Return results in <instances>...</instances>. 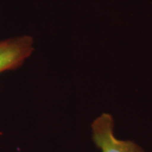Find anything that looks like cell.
I'll use <instances>...</instances> for the list:
<instances>
[{
	"label": "cell",
	"mask_w": 152,
	"mask_h": 152,
	"mask_svg": "<svg viewBox=\"0 0 152 152\" xmlns=\"http://www.w3.org/2000/svg\"><path fill=\"white\" fill-rule=\"evenodd\" d=\"M113 129V118L108 113L102 114L92 123V140L102 152H145L134 141L117 139Z\"/></svg>",
	"instance_id": "obj_1"
},
{
	"label": "cell",
	"mask_w": 152,
	"mask_h": 152,
	"mask_svg": "<svg viewBox=\"0 0 152 152\" xmlns=\"http://www.w3.org/2000/svg\"><path fill=\"white\" fill-rule=\"evenodd\" d=\"M34 40L31 36H20L0 41V74L15 70L32 54Z\"/></svg>",
	"instance_id": "obj_2"
}]
</instances>
